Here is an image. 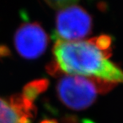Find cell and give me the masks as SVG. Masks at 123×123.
I'll return each instance as SVG.
<instances>
[{
	"label": "cell",
	"mask_w": 123,
	"mask_h": 123,
	"mask_svg": "<svg viewBox=\"0 0 123 123\" xmlns=\"http://www.w3.org/2000/svg\"><path fill=\"white\" fill-rule=\"evenodd\" d=\"M91 27V18L82 7L71 6L62 9L56 17L57 41H82L90 33Z\"/></svg>",
	"instance_id": "3957f363"
},
{
	"label": "cell",
	"mask_w": 123,
	"mask_h": 123,
	"mask_svg": "<svg viewBox=\"0 0 123 123\" xmlns=\"http://www.w3.org/2000/svg\"><path fill=\"white\" fill-rule=\"evenodd\" d=\"M117 84L94 78L66 75L57 83L59 100L68 108L82 111L90 107L100 94L109 92Z\"/></svg>",
	"instance_id": "7a4b0ae2"
},
{
	"label": "cell",
	"mask_w": 123,
	"mask_h": 123,
	"mask_svg": "<svg viewBox=\"0 0 123 123\" xmlns=\"http://www.w3.org/2000/svg\"><path fill=\"white\" fill-rule=\"evenodd\" d=\"M35 109L34 101L22 93L0 97V123H31Z\"/></svg>",
	"instance_id": "5b68a950"
},
{
	"label": "cell",
	"mask_w": 123,
	"mask_h": 123,
	"mask_svg": "<svg viewBox=\"0 0 123 123\" xmlns=\"http://www.w3.org/2000/svg\"><path fill=\"white\" fill-rule=\"evenodd\" d=\"M47 80H41L30 83L25 87L22 91V95L30 100L34 101L42 91H43L47 87Z\"/></svg>",
	"instance_id": "8992f818"
},
{
	"label": "cell",
	"mask_w": 123,
	"mask_h": 123,
	"mask_svg": "<svg viewBox=\"0 0 123 123\" xmlns=\"http://www.w3.org/2000/svg\"><path fill=\"white\" fill-rule=\"evenodd\" d=\"M49 6L54 9H65L74 5L78 0H45Z\"/></svg>",
	"instance_id": "52a82bcc"
},
{
	"label": "cell",
	"mask_w": 123,
	"mask_h": 123,
	"mask_svg": "<svg viewBox=\"0 0 123 123\" xmlns=\"http://www.w3.org/2000/svg\"><path fill=\"white\" fill-rule=\"evenodd\" d=\"M53 54V61L47 68L51 75H81L114 84L123 83V71L109 60V37L78 41H56Z\"/></svg>",
	"instance_id": "6da1fadb"
},
{
	"label": "cell",
	"mask_w": 123,
	"mask_h": 123,
	"mask_svg": "<svg viewBox=\"0 0 123 123\" xmlns=\"http://www.w3.org/2000/svg\"><path fill=\"white\" fill-rule=\"evenodd\" d=\"M47 44V34L37 23L23 24L15 33V49L20 56L26 59L38 58L44 53Z\"/></svg>",
	"instance_id": "277c9868"
}]
</instances>
